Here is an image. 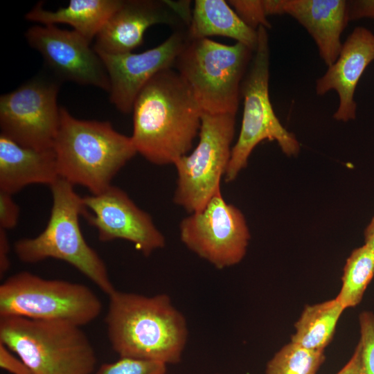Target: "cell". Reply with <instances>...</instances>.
<instances>
[{
	"mask_svg": "<svg viewBox=\"0 0 374 374\" xmlns=\"http://www.w3.org/2000/svg\"><path fill=\"white\" fill-rule=\"evenodd\" d=\"M131 136L137 153L155 165L173 164L199 135L202 110L179 73L156 74L137 96Z\"/></svg>",
	"mask_w": 374,
	"mask_h": 374,
	"instance_id": "1",
	"label": "cell"
},
{
	"mask_svg": "<svg viewBox=\"0 0 374 374\" xmlns=\"http://www.w3.org/2000/svg\"><path fill=\"white\" fill-rule=\"evenodd\" d=\"M105 318L108 339L120 357L181 361L188 330L186 318L166 294L147 296L115 290Z\"/></svg>",
	"mask_w": 374,
	"mask_h": 374,
	"instance_id": "2",
	"label": "cell"
},
{
	"mask_svg": "<svg viewBox=\"0 0 374 374\" xmlns=\"http://www.w3.org/2000/svg\"><path fill=\"white\" fill-rule=\"evenodd\" d=\"M53 149L59 177L99 194L137 152L131 136L108 121L82 120L60 108V124Z\"/></svg>",
	"mask_w": 374,
	"mask_h": 374,
	"instance_id": "3",
	"label": "cell"
},
{
	"mask_svg": "<svg viewBox=\"0 0 374 374\" xmlns=\"http://www.w3.org/2000/svg\"><path fill=\"white\" fill-rule=\"evenodd\" d=\"M73 186L62 178L50 186L52 207L46 228L35 238L17 240L14 251L17 258L26 263L47 258L65 261L109 296L116 289L105 263L82 233L79 217L85 208L82 197L76 193Z\"/></svg>",
	"mask_w": 374,
	"mask_h": 374,
	"instance_id": "4",
	"label": "cell"
},
{
	"mask_svg": "<svg viewBox=\"0 0 374 374\" xmlns=\"http://www.w3.org/2000/svg\"><path fill=\"white\" fill-rule=\"evenodd\" d=\"M0 342L33 374H91L96 356L80 326L57 320L0 317Z\"/></svg>",
	"mask_w": 374,
	"mask_h": 374,
	"instance_id": "5",
	"label": "cell"
},
{
	"mask_svg": "<svg viewBox=\"0 0 374 374\" xmlns=\"http://www.w3.org/2000/svg\"><path fill=\"white\" fill-rule=\"evenodd\" d=\"M253 52L238 42L188 39L174 66L202 112L236 115L241 83Z\"/></svg>",
	"mask_w": 374,
	"mask_h": 374,
	"instance_id": "6",
	"label": "cell"
},
{
	"mask_svg": "<svg viewBox=\"0 0 374 374\" xmlns=\"http://www.w3.org/2000/svg\"><path fill=\"white\" fill-rule=\"evenodd\" d=\"M257 48L243 78L240 95L244 100L243 116L238 139L232 147L224 179L233 181L248 163L256 146L264 140L275 141L287 156H296L300 143L276 116L269 95V46L267 29H257Z\"/></svg>",
	"mask_w": 374,
	"mask_h": 374,
	"instance_id": "7",
	"label": "cell"
},
{
	"mask_svg": "<svg viewBox=\"0 0 374 374\" xmlns=\"http://www.w3.org/2000/svg\"><path fill=\"white\" fill-rule=\"evenodd\" d=\"M101 310L96 294L77 283L45 279L24 271L0 285V317L57 320L81 327L94 321Z\"/></svg>",
	"mask_w": 374,
	"mask_h": 374,
	"instance_id": "8",
	"label": "cell"
},
{
	"mask_svg": "<svg viewBox=\"0 0 374 374\" xmlns=\"http://www.w3.org/2000/svg\"><path fill=\"white\" fill-rule=\"evenodd\" d=\"M235 115L202 113L199 142L173 165L177 188L173 200L188 213L202 210L220 190V182L231 158Z\"/></svg>",
	"mask_w": 374,
	"mask_h": 374,
	"instance_id": "9",
	"label": "cell"
},
{
	"mask_svg": "<svg viewBox=\"0 0 374 374\" xmlns=\"http://www.w3.org/2000/svg\"><path fill=\"white\" fill-rule=\"evenodd\" d=\"M183 244L219 269L238 264L244 257L250 232L241 211L218 190L200 211L179 224Z\"/></svg>",
	"mask_w": 374,
	"mask_h": 374,
	"instance_id": "10",
	"label": "cell"
},
{
	"mask_svg": "<svg viewBox=\"0 0 374 374\" xmlns=\"http://www.w3.org/2000/svg\"><path fill=\"white\" fill-rule=\"evenodd\" d=\"M58 80H29L0 97L1 134L24 147L52 149L60 124Z\"/></svg>",
	"mask_w": 374,
	"mask_h": 374,
	"instance_id": "11",
	"label": "cell"
},
{
	"mask_svg": "<svg viewBox=\"0 0 374 374\" xmlns=\"http://www.w3.org/2000/svg\"><path fill=\"white\" fill-rule=\"evenodd\" d=\"M82 215L96 229L100 241L125 240L145 256L165 247V237L151 216L120 188L111 185L99 194L82 197Z\"/></svg>",
	"mask_w": 374,
	"mask_h": 374,
	"instance_id": "12",
	"label": "cell"
},
{
	"mask_svg": "<svg viewBox=\"0 0 374 374\" xmlns=\"http://www.w3.org/2000/svg\"><path fill=\"white\" fill-rule=\"evenodd\" d=\"M25 37L59 79L109 92V76L101 58L76 31L36 25L27 30Z\"/></svg>",
	"mask_w": 374,
	"mask_h": 374,
	"instance_id": "13",
	"label": "cell"
},
{
	"mask_svg": "<svg viewBox=\"0 0 374 374\" xmlns=\"http://www.w3.org/2000/svg\"><path fill=\"white\" fill-rule=\"evenodd\" d=\"M190 1L122 0L96 37V52L121 54L132 52L143 41L147 29L156 24L184 29L189 26Z\"/></svg>",
	"mask_w": 374,
	"mask_h": 374,
	"instance_id": "14",
	"label": "cell"
},
{
	"mask_svg": "<svg viewBox=\"0 0 374 374\" xmlns=\"http://www.w3.org/2000/svg\"><path fill=\"white\" fill-rule=\"evenodd\" d=\"M188 39L187 29H178L159 45L139 53L96 52L109 76L110 101L119 112H132L141 90L159 72L174 67Z\"/></svg>",
	"mask_w": 374,
	"mask_h": 374,
	"instance_id": "15",
	"label": "cell"
},
{
	"mask_svg": "<svg viewBox=\"0 0 374 374\" xmlns=\"http://www.w3.org/2000/svg\"><path fill=\"white\" fill-rule=\"evenodd\" d=\"M373 60L374 34L357 26L343 43L336 61L316 80L317 95L323 96L330 90L338 94L339 105L333 115L335 120L348 122L355 119V89L366 68Z\"/></svg>",
	"mask_w": 374,
	"mask_h": 374,
	"instance_id": "16",
	"label": "cell"
},
{
	"mask_svg": "<svg viewBox=\"0 0 374 374\" xmlns=\"http://www.w3.org/2000/svg\"><path fill=\"white\" fill-rule=\"evenodd\" d=\"M281 15L294 18L310 35L328 67L337 59L341 35L349 21L348 1L279 0Z\"/></svg>",
	"mask_w": 374,
	"mask_h": 374,
	"instance_id": "17",
	"label": "cell"
},
{
	"mask_svg": "<svg viewBox=\"0 0 374 374\" xmlns=\"http://www.w3.org/2000/svg\"><path fill=\"white\" fill-rule=\"evenodd\" d=\"M53 149L24 147L0 134V190L13 195L30 184L51 186L59 179Z\"/></svg>",
	"mask_w": 374,
	"mask_h": 374,
	"instance_id": "18",
	"label": "cell"
},
{
	"mask_svg": "<svg viewBox=\"0 0 374 374\" xmlns=\"http://www.w3.org/2000/svg\"><path fill=\"white\" fill-rule=\"evenodd\" d=\"M190 39L221 36L233 39L255 51L258 32L246 25L224 0H196L187 28Z\"/></svg>",
	"mask_w": 374,
	"mask_h": 374,
	"instance_id": "19",
	"label": "cell"
},
{
	"mask_svg": "<svg viewBox=\"0 0 374 374\" xmlns=\"http://www.w3.org/2000/svg\"><path fill=\"white\" fill-rule=\"evenodd\" d=\"M122 0H71L67 6L46 10L39 2L25 15L28 21L42 25L67 24L88 42L96 38Z\"/></svg>",
	"mask_w": 374,
	"mask_h": 374,
	"instance_id": "20",
	"label": "cell"
},
{
	"mask_svg": "<svg viewBox=\"0 0 374 374\" xmlns=\"http://www.w3.org/2000/svg\"><path fill=\"white\" fill-rule=\"evenodd\" d=\"M344 310L336 299L306 305L294 325L291 342L308 350L323 352Z\"/></svg>",
	"mask_w": 374,
	"mask_h": 374,
	"instance_id": "21",
	"label": "cell"
},
{
	"mask_svg": "<svg viewBox=\"0 0 374 374\" xmlns=\"http://www.w3.org/2000/svg\"><path fill=\"white\" fill-rule=\"evenodd\" d=\"M374 276V251L366 244L355 249L344 267L341 287L335 298L346 310L357 305Z\"/></svg>",
	"mask_w": 374,
	"mask_h": 374,
	"instance_id": "22",
	"label": "cell"
},
{
	"mask_svg": "<svg viewBox=\"0 0 374 374\" xmlns=\"http://www.w3.org/2000/svg\"><path fill=\"white\" fill-rule=\"evenodd\" d=\"M324 359L323 351L308 350L290 341L268 362L265 374H316Z\"/></svg>",
	"mask_w": 374,
	"mask_h": 374,
	"instance_id": "23",
	"label": "cell"
},
{
	"mask_svg": "<svg viewBox=\"0 0 374 374\" xmlns=\"http://www.w3.org/2000/svg\"><path fill=\"white\" fill-rule=\"evenodd\" d=\"M167 364L151 360L120 357L112 363L103 364L96 374H166Z\"/></svg>",
	"mask_w": 374,
	"mask_h": 374,
	"instance_id": "24",
	"label": "cell"
},
{
	"mask_svg": "<svg viewBox=\"0 0 374 374\" xmlns=\"http://www.w3.org/2000/svg\"><path fill=\"white\" fill-rule=\"evenodd\" d=\"M362 374H374V314L364 311L359 316Z\"/></svg>",
	"mask_w": 374,
	"mask_h": 374,
	"instance_id": "25",
	"label": "cell"
},
{
	"mask_svg": "<svg viewBox=\"0 0 374 374\" xmlns=\"http://www.w3.org/2000/svg\"><path fill=\"white\" fill-rule=\"evenodd\" d=\"M239 17L251 28L257 30L260 26L271 27L262 0H229L227 1Z\"/></svg>",
	"mask_w": 374,
	"mask_h": 374,
	"instance_id": "26",
	"label": "cell"
},
{
	"mask_svg": "<svg viewBox=\"0 0 374 374\" xmlns=\"http://www.w3.org/2000/svg\"><path fill=\"white\" fill-rule=\"evenodd\" d=\"M11 194L0 190V228L5 230L16 226L20 208Z\"/></svg>",
	"mask_w": 374,
	"mask_h": 374,
	"instance_id": "27",
	"label": "cell"
},
{
	"mask_svg": "<svg viewBox=\"0 0 374 374\" xmlns=\"http://www.w3.org/2000/svg\"><path fill=\"white\" fill-rule=\"evenodd\" d=\"M0 367L11 374H33L26 364L0 342Z\"/></svg>",
	"mask_w": 374,
	"mask_h": 374,
	"instance_id": "28",
	"label": "cell"
},
{
	"mask_svg": "<svg viewBox=\"0 0 374 374\" xmlns=\"http://www.w3.org/2000/svg\"><path fill=\"white\" fill-rule=\"evenodd\" d=\"M364 17L374 19V0L348 1L349 21Z\"/></svg>",
	"mask_w": 374,
	"mask_h": 374,
	"instance_id": "29",
	"label": "cell"
},
{
	"mask_svg": "<svg viewBox=\"0 0 374 374\" xmlns=\"http://www.w3.org/2000/svg\"><path fill=\"white\" fill-rule=\"evenodd\" d=\"M10 243L6 230L0 228V276L3 277L8 271L10 262L9 259Z\"/></svg>",
	"mask_w": 374,
	"mask_h": 374,
	"instance_id": "30",
	"label": "cell"
},
{
	"mask_svg": "<svg viewBox=\"0 0 374 374\" xmlns=\"http://www.w3.org/2000/svg\"><path fill=\"white\" fill-rule=\"evenodd\" d=\"M337 374H362L361 350L359 344L348 362Z\"/></svg>",
	"mask_w": 374,
	"mask_h": 374,
	"instance_id": "31",
	"label": "cell"
},
{
	"mask_svg": "<svg viewBox=\"0 0 374 374\" xmlns=\"http://www.w3.org/2000/svg\"><path fill=\"white\" fill-rule=\"evenodd\" d=\"M364 244L374 251V217L364 231Z\"/></svg>",
	"mask_w": 374,
	"mask_h": 374,
	"instance_id": "32",
	"label": "cell"
}]
</instances>
